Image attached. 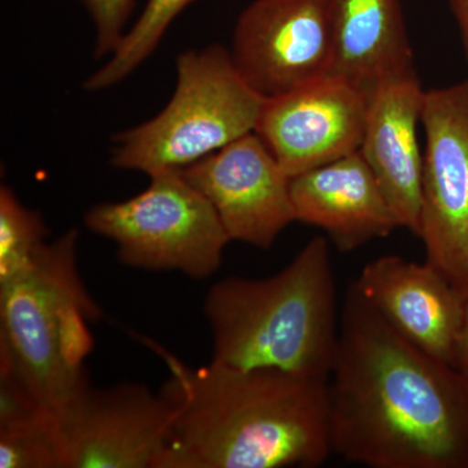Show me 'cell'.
Instances as JSON below:
<instances>
[{
  "label": "cell",
  "instance_id": "cell-14",
  "mask_svg": "<svg viewBox=\"0 0 468 468\" xmlns=\"http://www.w3.org/2000/svg\"><path fill=\"white\" fill-rule=\"evenodd\" d=\"M291 190L297 221L324 230L338 251L358 250L399 228L359 150L294 176Z\"/></svg>",
  "mask_w": 468,
  "mask_h": 468
},
{
  "label": "cell",
  "instance_id": "cell-2",
  "mask_svg": "<svg viewBox=\"0 0 468 468\" xmlns=\"http://www.w3.org/2000/svg\"><path fill=\"white\" fill-rule=\"evenodd\" d=\"M176 415L162 468L318 467L332 454L328 381L275 368L190 367L153 338Z\"/></svg>",
  "mask_w": 468,
  "mask_h": 468
},
{
  "label": "cell",
  "instance_id": "cell-1",
  "mask_svg": "<svg viewBox=\"0 0 468 468\" xmlns=\"http://www.w3.org/2000/svg\"><path fill=\"white\" fill-rule=\"evenodd\" d=\"M332 451L369 468H468V378L396 331L356 282L328 378Z\"/></svg>",
  "mask_w": 468,
  "mask_h": 468
},
{
  "label": "cell",
  "instance_id": "cell-5",
  "mask_svg": "<svg viewBox=\"0 0 468 468\" xmlns=\"http://www.w3.org/2000/svg\"><path fill=\"white\" fill-rule=\"evenodd\" d=\"M174 95L158 115L113 137L111 165L147 176L180 171L257 128L264 98L230 51L209 45L178 55Z\"/></svg>",
  "mask_w": 468,
  "mask_h": 468
},
{
  "label": "cell",
  "instance_id": "cell-11",
  "mask_svg": "<svg viewBox=\"0 0 468 468\" xmlns=\"http://www.w3.org/2000/svg\"><path fill=\"white\" fill-rule=\"evenodd\" d=\"M369 97L343 79L326 76L264 101L255 133L294 177L360 149Z\"/></svg>",
  "mask_w": 468,
  "mask_h": 468
},
{
  "label": "cell",
  "instance_id": "cell-7",
  "mask_svg": "<svg viewBox=\"0 0 468 468\" xmlns=\"http://www.w3.org/2000/svg\"><path fill=\"white\" fill-rule=\"evenodd\" d=\"M420 232L426 261L468 302V79L424 92Z\"/></svg>",
  "mask_w": 468,
  "mask_h": 468
},
{
  "label": "cell",
  "instance_id": "cell-18",
  "mask_svg": "<svg viewBox=\"0 0 468 468\" xmlns=\"http://www.w3.org/2000/svg\"><path fill=\"white\" fill-rule=\"evenodd\" d=\"M48 236L38 212L27 208L7 185L0 187V282L16 276L32 263Z\"/></svg>",
  "mask_w": 468,
  "mask_h": 468
},
{
  "label": "cell",
  "instance_id": "cell-10",
  "mask_svg": "<svg viewBox=\"0 0 468 468\" xmlns=\"http://www.w3.org/2000/svg\"><path fill=\"white\" fill-rule=\"evenodd\" d=\"M180 172L211 203L230 241L267 250L297 221L292 177L255 132Z\"/></svg>",
  "mask_w": 468,
  "mask_h": 468
},
{
  "label": "cell",
  "instance_id": "cell-8",
  "mask_svg": "<svg viewBox=\"0 0 468 468\" xmlns=\"http://www.w3.org/2000/svg\"><path fill=\"white\" fill-rule=\"evenodd\" d=\"M176 410L141 384L90 387L58 415L61 468H162Z\"/></svg>",
  "mask_w": 468,
  "mask_h": 468
},
{
  "label": "cell",
  "instance_id": "cell-6",
  "mask_svg": "<svg viewBox=\"0 0 468 468\" xmlns=\"http://www.w3.org/2000/svg\"><path fill=\"white\" fill-rule=\"evenodd\" d=\"M149 177L137 196L92 206L86 228L115 242L125 266L178 271L196 280L214 275L230 242L217 211L180 171Z\"/></svg>",
  "mask_w": 468,
  "mask_h": 468
},
{
  "label": "cell",
  "instance_id": "cell-16",
  "mask_svg": "<svg viewBox=\"0 0 468 468\" xmlns=\"http://www.w3.org/2000/svg\"><path fill=\"white\" fill-rule=\"evenodd\" d=\"M0 468H61L58 415L0 369Z\"/></svg>",
  "mask_w": 468,
  "mask_h": 468
},
{
  "label": "cell",
  "instance_id": "cell-3",
  "mask_svg": "<svg viewBox=\"0 0 468 468\" xmlns=\"http://www.w3.org/2000/svg\"><path fill=\"white\" fill-rule=\"evenodd\" d=\"M203 313L211 362L328 381L340 328L328 241L314 237L284 270L266 279L220 280L206 294Z\"/></svg>",
  "mask_w": 468,
  "mask_h": 468
},
{
  "label": "cell",
  "instance_id": "cell-12",
  "mask_svg": "<svg viewBox=\"0 0 468 468\" xmlns=\"http://www.w3.org/2000/svg\"><path fill=\"white\" fill-rule=\"evenodd\" d=\"M354 282L410 343L454 366L467 301L436 267L383 255L366 264Z\"/></svg>",
  "mask_w": 468,
  "mask_h": 468
},
{
  "label": "cell",
  "instance_id": "cell-17",
  "mask_svg": "<svg viewBox=\"0 0 468 468\" xmlns=\"http://www.w3.org/2000/svg\"><path fill=\"white\" fill-rule=\"evenodd\" d=\"M194 0H147L143 14L126 32L109 61L85 82L89 91L112 88L154 54L175 18Z\"/></svg>",
  "mask_w": 468,
  "mask_h": 468
},
{
  "label": "cell",
  "instance_id": "cell-20",
  "mask_svg": "<svg viewBox=\"0 0 468 468\" xmlns=\"http://www.w3.org/2000/svg\"><path fill=\"white\" fill-rule=\"evenodd\" d=\"M452 15L460 27L462 41L468 60V0H449Z\"/></svg>",
  "mask_w": 468,
  "mask_h": 468
},
{
  "label": "cell",
  "instance_id": "cell-19",
  "mask_svg": "<svg viewBox=\"0 0 468 468\" xmlns=\"http://www.w3.org/2000/svg\"><path fill=\"white\" fill-rule=\"evenodd\" d=\"M95 27V58L111 57L126 34L135 0H80Z\"/></svg>",
  "mask_w": 468,
  "mask_h": 468
},
{
  "label": "cell",
  "instance_id": "cell-15",
  "mask_svg": "<svg viewBox=\"0 0 468 468\" xmlns=\"http://www.w3.org/2000/svg\"><path fill=\"white\" fill-rule=\"evenodd\" d=\"M326 2L335 41L329 76L371 97L381 82L417 73L399 0Z\"/></svg>",
  "mask_w": 468,
  "mask_h": 468
},
{
  "label": "cell",
  "instance_id": "cell-4",
  "mask_svg": "<svg viewBox=\"0 0 468 468\" xmlns=\"http://www.w3.org/2000/svg\"><path fill=\"white\" fill-rule=\"evenodd\" d=\"M77 241L70 229L43 242L30 266L0 282V368L58 417L90 387V325L103 316L80 275Z\"/></svg>",
  "mask_w": 468,
  "mask_h": 468
},
{
  "label": "cell",
  "instance_id": "cell-21",
  "mask_svg": "<svg viewBox=\"0 0 468 468\" xmlns=\"http://www.w3.org/2000/svg\"><path fill=\"white\" fill-rule=\"evenodd\" d=\"M455 368L460 369L462 374L468 378V302L466 319H464L463 329L460 337V343L457 346V354H455Z\"/></svg>",
  "mask_w": 468,
  "mask_h": 468
},
{
  "label": "cell",
  "instance_id": "cell-9",
  "mask_svg": "<svg viewBox=\"0 0 468 468\" xmlns=\"http://www.w3.org/2000/svg\"><path fill=\"white\" fill-rule=\"evenodd\" d=\"M234 67L264 100L331 75L334 30L326 0H254L234 27Z\"/></svg>",
  "mask_w": 468,
  "mask_h": 468
},
{
  "label": "cell",
  "instance_id": "cell-13",
  "mask_svg": "<svg viewBox=\"0 0 468 468\" xmlns=\"http://www.w3.org/2000/svg\"><path fill=\"white\" fill-rule=\"evenodd\" d=\"M424 91L417 73L387 80L369 97L360 153L399 228L419 236L424 154L418 141Z\"/></svg>",
  "mask_w": 468,
  "mask_h": 468
}]
</instances>
